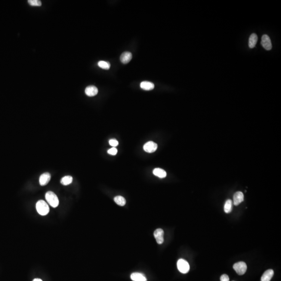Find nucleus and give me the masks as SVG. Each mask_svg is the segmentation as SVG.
Listing matches in <instances>:
<instances>
[{
    "label": "nucleus",
    "instance_id": "obj_7",
    "mask_svg": "<svg viewBox=\"0 0 281 281\" xmlns=\"http://www.w3.org/2000/svg\"><path fill=\"white\" fill-rule=\"evenodd\" d=\"M155 238L156 239V242L158 244H162L164 241V232L161 229H157L155 231Z\"/></svg>",
    "mask_w": 281,
    "mask_h": 281
},
{
    "label": "nucleus",
    "instance_id": "obj_6",
    "mask_svg": "<svg viewBox=\"0 0 281 281\" xmlns=\"http://www.w3.org/2000/svg\"><path fill=\"white\" fill-rule=\"evenodd\" d=\"M157 144L153 141L148 142L143 146V149L147 153H152L157 149Z\"/></svg>",
    "mask_w": 281,
    "mask_h": 281
},
{
    "label": "nucleus",
    "instance_id": "obj_4",
    "mask_svg": "<svg viewBox=\"0 0 281 281\" xmlns=\"http://www.w3.org/2000/svg\"><path fill=\"white\" fill-rule=\"evenodd\" d=\"M233 269L238 274L242 275L244 274L247 270V265L244 262L240 261L237 262L233 265Z\"/></svg>",
    "mask_w": 281,
    "mask_h": 281
},
{
    "label": "nucleus",
    "instance_id": "obj_2",
    "mask_svg": "<svg viewBox=\"0 0 281 281\" xmlns=\"http://www.w3.org/2000/svg\"><path fill=\"white\" fill-rule=\"evenodd\" d=\"M45 198L50 206L53 208H56L59 205V200L57 196L54 192L48 191L45 194Z\"/></svg>",
    "mask_w": 281,
    "mask_h": 281
},
{
    "label": "nucleus",
    "instance_id": "obj_13",
    "mask_svg": "<svg viewBox=\"0 0 281 281\" xmlns=\"http://www.w3.org/2000/svg\"><path fill=\"white\" fill-rule=\"evenodd\" d=\"M130 278L133 281H147L146 277L143 274L138 272L132 273Z\"/></svg>",
    "mask_w": 281,
    "mask_h": 281
},
{
    "label": "nucleus",
    "instance_id": "obj_14",
    "mask_svg": "<svg viewBox=\"0 0 281 281\" xmlns=\"http://www.w3.org/2000/svg\"><path fill=\"white\" fill-rule=\"evenodd\" d=\"M258 41V37L256 34H252L249 37L248 40V46L251 48H253L255 47Z\"/></svg>",
    "mask_w": 281,
    "mask_h": 281
},
{
    "label": "nucleus",
    "instance_id": "obj_16",
    "mask_svg": "<svg viewBox=\"0 0 281 281\" xmlns=\"http://www.w3.org/2000/svg\"><path fill=\"white\" fill-rule=\"evenodd\" d=\"M153 174L160 178H164L167 176L165 171L161 168H155L153 170Z\"/></svg>",
    "mask_w": 281,
    "mask_h": 281
},
{
    "label": "nucleus",
    "instance_id": "obj_17",
    "mask_svg": "<svg viewBox=\"0 0 281 281\" xmlns=\"http://www.w3.org/2000/svg\"><path fill=\"white\" fill-rule=\"evenodd\" d=\"M232 205L233 202L231 199H228L225 202L224 206V212L227 214H229L231 212L232 210Z\"/></svg>",
    "mask_w": 281,
    "mask_h": 281
},
{
    "label": "nucleus",
    "instance_id": "obj_5",
    "mask_svg": "<svg viewBox=\"0 0 281 281\" xmlns=\"http://www.w3.org/2000/svg\"><path fill=\"white\" fill-rule=\"evenodd\" d=\"M261 44L265 50H271L272 48L271 41L270 40V37L267 34H264L261 37Z\"/></svg>",
    "mask_w": 281,
    "mask_h": 281
},
{
    "label": "nucleus",
    "instance_id": "obj_19",
    "mask_svg": "<svg viewBox=\"0 0 281 281\" xmlns=\"http://www.w3.org/2000/svg\"><path fill=\"white\" fill-rule=\"evenodd\" d=\"M114 201L116 204L120 206H124L125 205L126 203V201L125 198L121 196H117L114 198Z\"/></svg>",
    "mask_w": 281,
    "mask_h": 281
},
{
    "label": "nucleus",
    "instance_id": "obj_18",
    "mask_svg": "<svg viewBox=\"0 0 281 281\" xmlns=\"http://www.w3.org/2000/svg\"><path fill=\"white\" fill-rule=\"evenodd\" d=\"M72 180H73V179L71 176L67 175V176L63 177V178L61 179V183L64 185H68L72 183Z\"/></svg>",
    "mask_w": 281,
    "mask_h": 281
},
{
    "label": "nucleus",
    "instance_id": "obj_11",
    "mask_svg": "<svg viewBox=\"0 0 281 281\" xmlns=\"http://www.w3.org/2000/svg\"><path fill=\"white\" fill-rule=\"evenodd\" d=\"M132 58V55L130 52H125L121 55L120 61L124 64H126L130 62Z\"/></svg>",
    "mask_w": 281,
    "mask_h": 281
},
{
    "label": "nucleus",
    "instance_id": "obj_24",
    "mask_svg": "<svg viewBox=\"0 0 281 281\" xmlns=\"http://www.w3.org/2000/svg\"><path fill=\"white\" fill-rule=\"evenodd\" d=\"M220 281H230V279L228 275L227 274L222 275L220 277Z\"/></svg>",
    "mask_w": 281,
    "mask_h": 281
},
{
    "label": "nucleus",
    "instance_id": "obj_25",
    "mask_svg": "<svg viewBox=\"0 0 281 281\" xmlns=\"http://www.w3.org/2000/svg\"><path fill=\"white\" fill-rule=\"evenodd\" d=\"M32 281H43L40 279H34Z\"/></svg>",
    "mask_w": 281,
    "mask_h": 281
},
{
    "label": "nucleus",
    "instance_id": "obj_9",
    "mask_svg": "<svg viewBox=\"0 0 281 281\" xmlns=\"http://www.w3.org/2000/svg\"><path fill=\"white\" fill-rule=\"evenodd\" d=\"M51 174L49 173L46 172L42 174L39 178V183L41 186H44L48 184L51 180Z\"/></svg>",
    "mask_w": 281,
    "mask_h": 281
},
{
    "label": "nucleus",
    "instance_id": "obj_15",
    "mask_svg": "<svg viewBox=\"0 0 281 281\" xmlns=\"http://www.w3.org/2000/svg\"><path fill=\"white\" fill-rule=\"evenodd\" d=\"M140 87L143 90L146 91L153 90L154 88V84L149 81H143L140 84Z\"/></svg>",
    "mask_w": 281,
    "mask_h": 281
},
{
    "label": "nucleus",
    "instance_id": "obj_23",
    "mask_svg": "<svg viewBox=\"0 0 281 281\" xmlns=\"http://www.w3.org/2000/svg\"><path fill=\"white\" fill-rule=\"evenodd\" d=\"M109 143L110 145L112 146L113 147H115L116 146H117L119 144L118 142L115 139H111V140H109Z\"/></svg>",
    "mask_w": 281,
    "mask_h": 281
},
{
    "label": "nucleus",
    "instance_id": "obj_20",
    "mask_svg": "<svg viewBox=\"0 0 281 281\" xmlns=\"http://www.w3.org/2000/svg\"><path fill=\"white\" fill-rule=\"evenodd\" d=\"M98 66L100 68H102V69L108 70V69H109L110 68L111 64H110V63H108L107 61H101L98 63Z\"/></svg>",
    "mask_w": 281,
    "mask_h": 281
},
{
    "label": "nucleus",
    "instance_id": "obj_12",
    "mask_svg": "<svg viewBox=\"0 0 281 281\" xmlns=\"http://www.w3.org/2000/svg\"><path fill=\"white\" fill-rule=\"evenodd\" d=\"M274 275V271L272 269H269L265 272L262 275L261 281H270Z\"/></svg>",
    "mask_w": 281,
    "mask_h": 281
},
{
    "label": "nucleus",
    "instance_id": "obj_3",
    "mask_svg": "<svg viewBox=\"0 0 281 281\" xmlns=\"http://www.w3.org/2000/svg\"><path fill=\"white\" fill-rule=\"evenodd\" d=\"M177 267L179 271L183 274L188 273L190 270V265L188 262L182 259H180L178 261Z\"/></svg>",
    "mask_w": 281,
    "mask_h": 281
},
{
    "label": "nucleus",
    "instance_id": "obj_10",
    "mask_svg": "<svg viewBox=\"0 0 281 281\" xmlns=\"http://www.w3.org/2000/svg\"><path fill=\"white\" fill-rule=\"evenodd\" d=\"M98 89L97 87H95L94 85H90L87 87L85 90V93L86 95H88V97H94L97 95V94L98 93Z\"/></svg>",
    "mask_w": 281,
    "mask_h": 281
},
{
    "label": "nucleus",
    "instance_id": "obj_8",
    "mask_svg": "<svg viewBox=\"0 0 281 281\" xmlns=\"http://www.w3.org/2000/svg\"><path fill=\"white\" fill-rule=\"evenodd\" d=\"M244 197L242 192H237L233 196V204L235 206H238L244 201Z\"/></svg>",
    "mask_w": 281,
    "mask_h": 281
},
{
    "label": "nucleus",
    "instance_id": "obj_22",
    "mask_svg": "<svg viewBox=\"0 0 281 281\" xmlns=\"http://www.w3.org/2000/svg\"><path fill=\"white\" fill-rule=\"evenodd\" d=\"M117 149L116 147L111 148L107 151V153L111 155H116L117 154Z\"/></svg>",
    "mask_w": 281,
    "mask_h": 281
},
{
    "label": "nucleus",
    "instance_id": "obj_1",
    "mask_svg": "<svg viewBox=\"0 0 281 281\" xmlns=\"http://www.w3.org/2000/svg\"><path fill=\"white\" fill-rule=\"evenodd\" d=\"M36 209L37 211L40 215H48L50 211L48 205L45 201L43 200L39 201L36 204Z\"/></svg>",
    "mask_w": 281,
    "mask_h": 281
},
{
    "label": "nucleus",
    "instance_id": "obj_21",
    "mask_svg": "<svg viewBox=\"0 0 281 281\" xmlns=\"http://www.w3.org/2000/svg\"><path fill=\"white\" fill-rule=\"evenodd\" d=\"M28 3L32 7H41L42 3L39 0H28Z\"/></svg>",
    "mask_w": 281,
    "mask_h": 281
}]
</instances>
